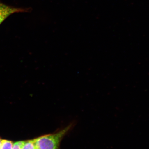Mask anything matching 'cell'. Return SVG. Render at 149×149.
Listing matches in <instances>:
<instances>
[{
	"mask_svg": "<svg viewBox=\"0 0 149 149\" xmlns=\"http://www.w3.org/2000/svg\"><path fill=\"white\" fill-rule=\"evenodd\" d=\"M72 127V124H70L56 133L34 139L35 149H60L62 140Z\"/></svg>",
	"mask_w": 149,
	"mask_h": 149,
	"instance_id": "1",
	"label": "cell"
},
{
	"mask_svg": "<svg viewBox=\"0 0 149 149\" xmlns=\"http://www.w3.org/2000/svg\"><path fill=\"white\" fill-rule=\"evenodd\" d=\"M26 11V9L12 7L0 3V24L11 15L16 13Z\"/></svg>",
	"mask_w": 149,
	"mask_h": 149,
	"instance_id": "2",
	"label": "cell"
},
{
	"mask_svg": "<svg viewBox=\"0 0 149 149\" xmlns=\"http://www.w3.org/2000/svg\"><path fill=\"white\" fill-rule=\"evenodd\" d=\"M21 149H35L34 139L25 141Z\"/></svg>",
	"mask_w": 149,
	"mask_h": 149,
	"instance_id": "3",
	"label": "cell"
},
{
	"mask_svg": "<svg viewBox=\"0 0 149 149\" xmlns=\"http://www.w3.org/2000/svg\"><path fill=\"white\" fill-rule=\"evenodd\" d=\"M13 144L12 141L2 140L0 149H12Z\"/></svg>",
	"mask_w": 149,
	"mask_h": 149,
	"instance_id": "4",
	"label": "cell"
},
{
	"mask_svg": "<svg viewBox=\"0 0 149 149\" xmlns=\"http://www.w3.org/2000/svg\"><path fill=\"white\" fill-rule=\"evenodd\" d=\"M25 141H18L13 144L12 149H21Z\"/></svg>",
	"mask_w": 149,
	"mask_h": 149,
	"instance_id": "5",
	"label": "cell"
},
{
	"mask_svg": "<svg viewBox=\"0 0 149 149\" xmlns=\"http://www.w3.org/2000/svg\"><path fill=\"white\" fill-rule=\"evenodd\" d=\"M2 141V139H0V148H1V146Z\"/></svg>",
	"mask_w": 149,
	"mask_h": 149,
	"instance_id": "6",
	"label": "cell"
}]
</instances>
